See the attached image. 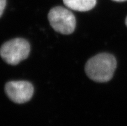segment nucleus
Segmentation results:
<instances>
[{
  "label": "nucleus",
  "mask_w": 127,
  "mask_h": 126,
  "mask_svg": "<svg viewBox=\"0 0 127 126\" xmlns=\"http://www.w3.org/2000/svg\"><path fill=\"white\" fill-rule=\"evenodd\" d=\"M6 4V0H0V18L3 15Z\"/></svg>",
  "instance_id": "nucleus-6"
},
{
  "label": "nucleus",
  "mask_w": 127,
  "mask_h": 126,
  "mask_svg": "<svg viewBox=\"0 0 127 126\" xmlns=\"http://www.w3.org/2000/svg\"><path fill=\"white\" fill-rule=\"evenodd\" d=\"M68 8L79 12L89 11L95 6L97 0H63Z\"/></svg>",
  "instance_id": "nucleus-5"
},
{
  "label": "nucleus",
  "mask_w": 127,
  "mask_h": 126,
  "mask_svg": "<svg viewBox=\"0 0 127 126\" xmlns=\"http://www.w3.org/2000/svg\"><path fill=\"white\" fill-rule=\"evenodd\" d=\"M30 45L22 38H15L6 41L0 48V55L3 61L10 65H16L28 57Z\"/></svg>",
  "instance_id": "nucleus-2"
},
{
  "label": "nucleus",
  "mask_w": 127,
  "mask_h": 126,
  "mask_svg": "<svg viewBox=\"0 0 127 126\" xmlns=\"http://www.w3.org/2000/svg\"><path fill=\"white\" fill-rule=\"evenodd\" d=\"M116 66V60L112 55L100 53L87 61L85 70L90 79L97 82H106L112 79Z\"/></svg>",
  "instance_id": "nucleus-1"
},
{
  "label": "nucleus",
  "mask_w": 127,
  "mask_h": 126,
  "mask_svg": "<svg viewBox=\"0 0 127 126\" xmlns=\"http://www.w3.org/2000/svg\"><path fill=\"white\" fill-rule=\"evenodd\" d=\"M5 93L16 104H24L30 101L34 94V87L27 81H10L6 84Z\"/></svg>",
  "instance_id": "nucleus-4"
},
{
  "label": "nucleus",
  "mask_w": 127,
  "mask_h": 126,
  "mask_svg": "<svg viewBox=\"0 0 127 126\" xmlns=\"http://www.w3.org/2000/svg\"><path fill=\"white\" fill-rule=\"evenodd\" d=\"M48 19L52 28L61 34L68 35L76 28V20L73 13L62 6L52 8L48 14Z\"/></svg>",
  "instance_id": "nucleus-3"
},
{
  "label": "nucleus",
  "mask_w": 127,
  "mask_h": 126,
  "mask_svg": "<svg viewBox=\"0 0 127 126\" xmlns=\"http://www.w3.org/2000/svg\"><path fill=\"white\" fill-rule=\"evenodd\" d=\"M125 24L127 26V18H126V20H125Z\"/></svg>",
  "instance_id": "nucleus-8"
},
{
  "label": "nucleus",
  "mask_w": 127,
  "mask_h": 126,
  "mask_svg": "<svg viewBox=\"0 0 127 126\" xmlns=\"http://www.w3.org/2000/svg\"><path fill=\"white\" fill-rule=\"evenodd\" d=\"M114 1H116V2H124L127 1V0H112Z\"/></svg>",
  "instance_id": "nucleus-7"
}]
</instances>
